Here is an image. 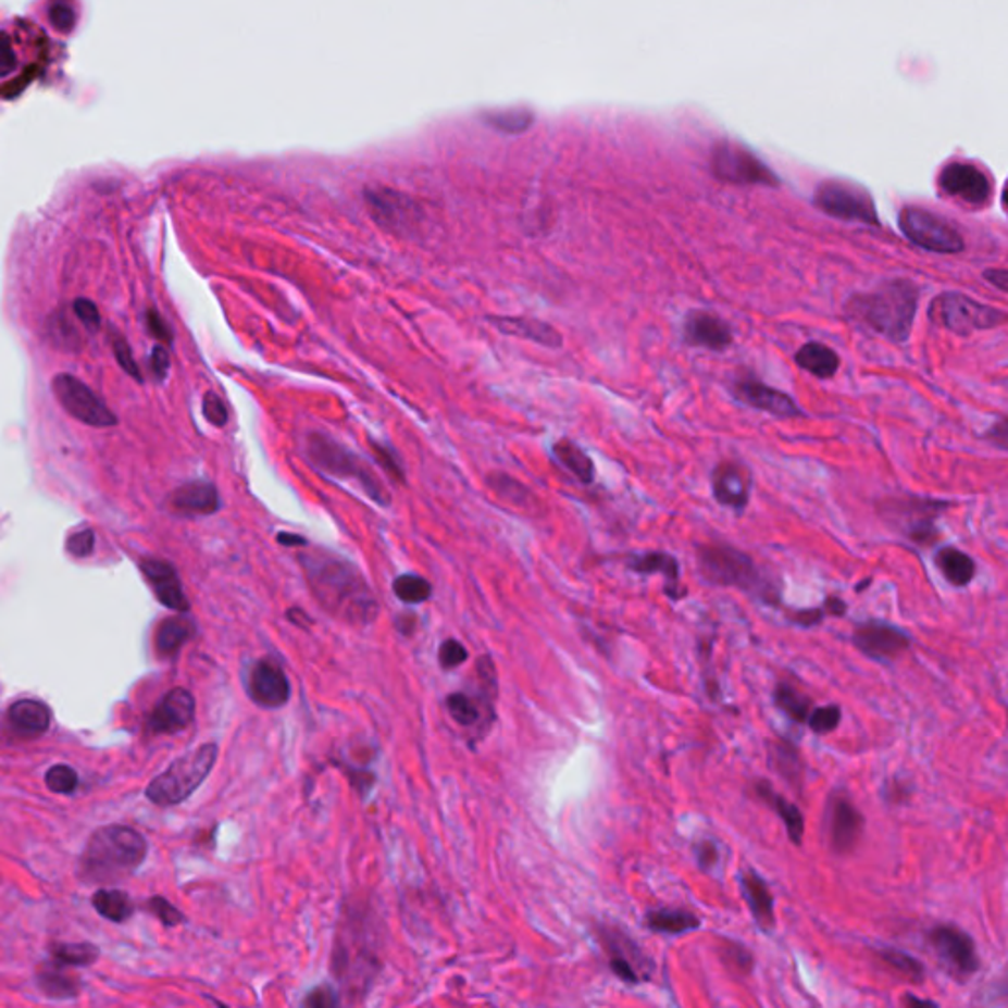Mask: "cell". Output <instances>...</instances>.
<instances>
[{
  "label": "cell",
  "mask_w": 1008,
  "mask_h": 1008,
  "mask_svg": "<svg viewBox=\"0 0 1008 1008\" xmlns=\"http://www.w3.org/2000/svg\"><path fill=\"white\" fill-rule=\"evenodd\" d=\"M303 572L315 599L335 617L353 624H369L378 613L373 593L353 565L332 553H303Z\"/></svg>",
  "instance_id": "cell-1"
},
{
  "label": "cell",
  "mask_w": 1008,
  "mask_h": 1008,
  "mask_svg": "<svg viewBox=\"0 0 1008 1008\" xmlns=\"http://www.w3.org/2000/svg\"><path fill=\"white\" fill-rule=\"evenodd\" d=\"M920 291L912 281L896 278L884 282L876 290L855 294L845 303L853 322L883 335L896 344H905L912 333Z\"/></svg>",
  "instance_id": "cell-2"
},
{
  "label": "cell",
  "mask_w": 1008,
  "mask_h": 1008,
  "mask_svg": "<svg viewBox=\"0 0 1008 1008\" xmlns=\"http://www.w3.org/2000/svg\"><path fill=\"white\" fill-rule=\"evenodd\" d=\"M145 835L126 825H107L89 837L82 857V871L91 881H113L135 873L145 863Z\"/></svg>",
  "instance_id": "cell-3"
},
{
  "label": "cell",
  "mask_w": 1008,
  "mask_h": 1008,
  "mask_svg": "<svg viewBox=\"0 0 1008 1008\" xmlns=\"http://www.w3.org/2000/svg\"><path fill=\"white\" fill-rule=\"evenodd\" d=\"M697 568L706 582L735 587L759 597L767 605H779L776 587L762 575L749 553L727 544H704L697 548Z\"/></svg>",
  "instance_id": "cell-4"
},
{
  "label": "cell",
  "mask_w": 1008,
  "mask_h": 1008,
  "mask_svg": "<svg viewBox=\"0 0 1008 1008\" xmlns=\"http://www.w3.org/2000/svg\"><path fill=\"white\" fill-rule=\"evenodd\" d=\"M217 745L208 743L174 760L160 776L148 784L146 798L162 808L188 800L203 784V780L208 779L217 762Z\"/></svg>",
  "instance_id": "cell-5"
},
{
  "label": "cell",
  "mask_w": 1008,
  "mask_h": 1008,
  "mask_svg": "<svg viewBox=\"0 0 1008 1008\" xmlns=\"http://www.w3.org/2000/svg\"><path fill=\"white\" fill-rule=\"evenodd\" d=\"M928 315L936 325L956 335L987 332L1008 322L1007 312L978 302L961 291H944L936 296L930 303Z\"/></svg>",
  "instance_id": "cell-6"
},
{
  "label": "cell",
  "mask_w": 1008,
  "mask_h": 1008,
  "mask_svg": "<svg viewBox=\"0 0 1008 1008\" xmlns=\"http://www.w3.org/2000/svg\"><path fill=\"white\" fill-rule=\"evenodd\" d=\"M308 453L315 468L322 469L327 475L339 478H354L364 493L378 505H388V495L376 481L375 475L364 468L363 461L351 453L349 449L339 446L322 434H312L308 439Z\"/></svg>",
  "instance_id": "cell-7"
},
{
  "label": "cell",
  "mask_w": 1008,
  "mask_h": 1008,
  "mask_svg": "<svg viewBox=\"0 0 1008 1008\" xmlns=\"http://www.w3.org/2000/svg\"><path fill=\"white\" fill-rule=\"evenodd\" d=\"M900 229L906 239L920 249L937 254H957L966 249L963 237L957 233L946 219L937 217L932 211L922 208H905L900 211Z\"/></svg>",
  "instance_id": "cell-8"
},
{
  "label": "cell",
  "mask_w": 1008,
  "mask_h": 1008,
  "mask_svg": "<svg viewBox=\"0 0 1008 1008\" xmlns=\"http://www.w3.org/2000/svg\"><path fill=\"white\" fill-rule=\"evenodd\" d=\"M52 388L63 410L77 422L91 427L116 426L115 412L77 376L58 375Z\"/></svg>",
  "instance_id": "cell-9"
},
{
  "label": "cell",
  "mask_w": 1008,
  "mask_h": 1008,
  "mask_svg": "<svg viewBox=\"0 0 1008 1008\" xmlns=\"http://www.w3.org/2000/svg\"><path fill=\"white\" fill-rule=\"evenodd\" d=\"M928 939L949 975L967 981L978 973L981 963L975 942L961 928L954 924L934 925L928 934Z\"/></svg>",
  "instance_id": "cell-10"
},
{
  "label": "cell",
  "mask_w": 1008,
  "mask_h": 1008,
  "mask_svg": "<svg viewBox=\"0 0 1008 1008\" xmlns=\"http://www.w3.org/2000/svg\"><path fill=\"white\" fill-rule=\"evenodd\" d=\"M816 206L842 221H855L864 225H879L873 199L861 188L842 182H827L816 191Z\"/></svg>",
  "instance_id": "cell-11"
},
{
  "label": "cell",
  "mask_w": 1008,
  "mask_h": 1008,
  "mask_svg": "<svg viewBox=\"0 0 1008 1008\" xmlns=\"http://www.w3.org/2000/svg\"><path fill=\"white\" fill-rule=\"evenodd\" d=\"M597 934L601 937V944L609 954V967L617 978L626 985H638L646 979H650L652 961L643 954V949L636 946L631 937L609 925H601Z\"/></svg>",
  "instance_id": "cell-12"
},
{
  "label": "cell",
  "mask_w": 1008,
  "mask_h": 1008,
  "mask_svg": "<svg viewBox=\"0 0 1008 1008\" xmlns=\"http://www.w3.org/2000/svg\"><path fill=\"white\" fill-rule=\"evenodd\" d=\"M853 645L874 662H891L905 655L912 645V636L900 626L884 621H867L855 626Z\"/></svg>",
  "instance_id": "cell-13"
},
{
  "label": "cell",
  "mask_w": 1008,
  "mask_h": 1008,
  "mask_svg": "<svg viewBox=\"0 0 1008 1008\" xmlns=\"http://www.w3.org/2000/svg\"><path fill=\"white\" fill-rule=\"evenodd\" d=\"M825 823L830 847L837 855L851 853L863 835V813L857 810V806L845 792H833L832 798L827 801Z\"/></svg>",
  "instance_id": "cell-14"
},
{
  "label": "cell",
  "mask_w": 1008,
  "mask_h": 1008,
  "mask_svg": "<svg viewBox=\"0 0 1008 1008\" xmlns=\"http://www.w3.org/2000/svg\"><path fill=\"white\" fill-rule=\"evenodd\" d=\"M733 396L741 405L767 412L770 416L784 418V420L806 416L791 395L782 393L779 388H772L755 376L745 375L737 378L733 383Z\"/></svg>",
  "instance_id": "cell-15"
},
{
  "label": "cell",
  "mask_w": 1008,
  "mask_h": 1008,
  "mask_svg": "<svg viewBox=\"0 0 1008 1008\" xmlns=\"http://www.w3.org/2000/svg\"><path fill=\"white\" fill-rule=\"evenodd\" d=\"M249 694L257 706L266 709L286 706L290 699V682L281 664L269 658L257 662L250 670Z\"/></svg>",
  "instance_id": "cell-16"
},
{
  "label": "cell",
  "mask_w": 1008,
  "mask_h": 1008,
  "mask_svg": "<svg viewBox=\"0 0 1008 1008\" xmlns=\"http://www.w3.org/2000/svg\"><path fill=\"white\" fill-rule=\"evenodd\" d=\"M196 715V697L184 687L170 689L166 696L158 701L152 715H150V731L157 735H172L188 727Z\"/></svg>",
  "instance_id": "cell-17"
},
{
  "label": "cell",
  "mask_w": 1008,
  "mask_h": 1008,
  "mask_svg": "<svg viewBox=\"0 0 1008 1008\" xmlns=\"http://www.w3.org/2000/svg\"><path fill=\"white\" fill-rule=\"evenodd\" d=\"M939 188L947 196L961 199L971 206H983L991 198L988 177L971 164H949L939 176Z\"/></svg>",
  "instance_id": "cell-18"
},
{
  "label": "cell",
  "mask_w": 1008,
  "mask_h": 1008,
  "mask_svg": "<svg viewBox=\"0 0 1008 1008\" xmlns=\"http://www.w3.org/2000/svg\"><path fill=\"white\" fill-rule=\"evenodd\" d=\"M711 489L719 505L743 512L749 505L752 489L749 469L738 465L735 461L719 463L711 475Z\"/></svg>",
  "instance_id": "cell-19"
},
{
  "label": "cell",
  "mask_w": 1008,
  "mask_h": 1008,
  "mask_svg": "<svg viewBox=\"0 0 1008 1008\" xmlns=\"http://www.w3.org/2000/svg\"><path fill=\"white\" fill-rule=\"evenodd\" d=\"M684 339L687 345L709 349V351H725L733 344V329L723 318L715 313L694 310L686 315L684 322Z\"/></svg>",
  "instance_id": "cell-20"
},
{
  "label": "cell",
  "mask_w": 1008,
  "mask_h": 1008,
  "mask_svg": "<svg viewBox=\"0 0 1008 1008\" xmlns=\"http://www.w3.org/2000/svg\"><path fill=\"white\" fill-rule=\"evenodd\" d=\"M140 570L145 573L150 587L157 593L160 603L177 613H188V597L184 593L176 568L172 563L160 560V558H146L140 562Z\"/></svg>",
  "instance_id": "cell-21"
},
{
  "label": "cell",
  "mask_w": 1008,
  "mask_h": 1008,
  "mask_svg": "<svg viewBox=\"0 0 1008 1008\" xmlns=\"http://www.w3.org/2000/svg\"><path fill=\"white\" fill-rule=\"evenodd\" d=\"M715 174L731 184H767L774 186L776 177L772 172L760 164L757 158L749 157L747 152H738L735 148H723L713 160Z\"/></svg>",
  "instance_id": "cell-22"
},
{
  "label": "cell",
  "mask_w": 1008,
  "mask_h": 1008,
  "mask_svg": "<svg viewBox=\"0 0 1008 1008\" xmlns=\"http://www.w3.org/2000/svg\"><path fill=\"white\" fill-rule=\"evenodd\" d=\"M167 505L179 517H209L217 512L221 500L215 485L208 481H194L177 487L167 497Z\"/></svg>",
  "instance_id": "cell-23"
},
{
  "label": "cell",
  "mask_w": 1008,
  "mask_h": 1008,
  "mask_svg": "<svg viewBox=\"0 0 1008 1008\" xmlns=\"http://www.w3.org/2000/svg\"><path fill=\"white\" fill-rule=\"evenodd\" d=\"M489 322L495 329H499L510 337L526 339L532 344L548 347V349H560L563 344L562 333L558 332L551 323L542 322L536 318H510V315H489Z\"/></svg>",
  "instance_id": "cell-24"
},
{
  "label": "cell",
  "mask_w": 1008,
  "mask_h": 1008,
  "mask_svg": "<svg viewBox=\"0 0 1008 1008\" xmlns=\"http://www.w3.org/2000/svg\"><path fill=\"white\" fill-rule=\"evenodd\" d=\"M626 568L640 575H662L665 580V593L677 601L686 595V589L680 585V565L676 558L664 551H648V553H634L626 558Z\"/></svg>",
  "instance_id": "cell-25"
},
{
  "label": "cell",
  "mask_w": 1008,
  "mask_h": 1008,
  "mask_svg": "<svg viewBox=\"0 0 1008 1008\" xmlns=\"http://www.w3.org/2000/svg\"><path fill=\"white\" fill-rule=\"evenodd\" d=\"M741 886L747 898L752 920L759 925L760 932H772L776 928V916H774V896L770 893L767 881L755 871H747L741 876Z\"/></svg>",
  "instance_id": "cell-26"
},
{
  "label": "cell",
  "mask_w": 1008,
  "mask_h": 1008,
  "mask_svg": "<svg viewBox=\"0 0 1008 1008\" xmlns=\"http://www.w3.org/2000/svg\"><path fill=\"white\" fill-rule=\"evenodd\" d=\"M755 792H757L760 800L764 801L770 810L774 811L782 820L791 842L794 845H801L806 823H804V813H801L800 808L796 804L786 800L784 796H780L779 792L774 791L772 784L767 780H757L755 782Z\"/></svg>",
  "instance_id": "cell-27"
},
{
  "label": "cell",
  "mask_w": 1008,
  "mask_h": 1008,
  "mask_svg": "<svg viewBox=\"0 0 1008 1008\" xmlns=\"http://www.w3.org/2000/svg\"><path fill=\"white\" fill-rule=\"evenodd\" d=\"M371 211L376 223L393 231L410 229L416 223V209L408 199L395 194H375L371 196Z\"/></svg>",
  "instance_id": "cell-28"
},
{
  "label": "cell",
  "mask_w": 1008,
  "mask_h": 1008,
  "mask_svg": "<svg viewBox=\"0 0 1008 1008\" xmlns=\"http://www.w3.org/2000/svg\"><path fill=\"white\" fill-rule=\"evenodd\" d=\"M493 704H495V697L483 696V697H471L463 692H456L451 696L447 697L446 706L447 711L451 719L461 725V727H477V725H485V727H490L487 723V719H483V715L487 713L489 718L495 719V709H493Z\"/></svg>",
  "instance_id": "cell-29"
},
{
  "label": "cell",
  "mask_w": 1008,
  "mask_h": 1008,
  "mask_svg": "<svg viewBox=\"0 0 1008 1008\" xmlns=\"http://www.w3.org/2000/svg\"><path fill=\"white\" fill-rule=\"evenodd\" d=\"M9 723L22 737H40L50 729V709L36 699H21L9 709Z\"/></svg>",
  "instance_id": "cell-30"
},
{
  "label": "cell",
  "mask_w": 1008,
  "mask_h": 1008,
  "mask_svg": "<svg viewBox=\"0 0 1008 1008\" xmlns=\"http://www.w3.org/2000/svg\"><path fill=\"white\" fill-rule=\"evenodd\" d=\"M194 634H196V623L186 614L164 619L157 629L158 655L162 658H174Z\"/></svg>",
  "instance_id": "cell-31"
},
{
  "label": "cell",
  "mask_w": 1008,
  "mask_h": 1008,
  "mask_svg": "<svg viewBox=\"0 0 1008 1008\" xmlns=\"http://www.w3.org/2000/svg\"><path fill=\"white\" fill-rule=\"evenodd\" d=\"M646 925L656 934L680 936V934L697 930L701 925V920L684 908H656L646 914Z\"/></svg>",
  "instance_id": "cell-32"
},
{
  "label": "cell",
  "mask_w": 1008,
  "mask_h": 1008,
  "mask_svg": "<svg viewBox=\"0 0 1008 1008\" xmlns=\"http://www.w3.org/2000/svg\"><path fill=\"white\" fill-rule=\"evenodd\" d=\"M794 361L806 373L818 376V378H832L839 369V354L835 353L832 347L816 344V341L800 347Z\"/></svg>",
  "instance_id": "cell-33"
},
{
  "label": "cell",
  "mask_w": 1008,
  "mask_h": 1008,
  "mask_svg": "<svg viewBox=\"0 0 1008 1008\" xmlns=\"http://www.w3.org/2000/svg\"><path fill=\"white\" fill-rule=\"evenodd\" d=\"M551 456L556 461L568 469L573 477L580 478L585 485L595 481V465L592 458L583 451L582 447L573 444L572 439H560L551 446Z\"/></svg>",
  "instance_id": "cell-34"
},
{
  "label": "cell",
  "mask_w": 1008,
  "mask_h": 1008,
  "mask_svg": "<svg viewBox=\"0 0 1008 1008\" xmlns=\"http://www.w3.org/2000/svg\"><path fill=\"white\" fill-rule=\"evenodd\" d=\"M936 565L947 582L956 587L969 585L978 572L975 562L967 556L966 551L957 550V548H944L937 551Z\"/></svg>",
  "instance_id": "cell-35"
},
{
  "label": "cell",
  "mask_w": 1008,
  "mask_h": 1008,
  "mask_svg": "<svg viewBox=\"0 0 1008 1008\" xmlns=\"http://www.w3.org/2000/svg\"><path fill=\"white\" fill-rule=\"evenodd\" d=\"M770 762L772 767L779 770L780 776L792 784L794 788H800L801 779H804V764H801L800 752L798 749L786 743V741H776L770 747Z\"/></svg>",
  "instance_id": "cell-36"
},
{
  "label": "cell",
  "mask_w": 1008,
  "mask_h": 1008,
  "mask_svg": "<svg viewBox=\"0 0 1008 1008\" xmlns=\"http://www.w3.org/2000/svg\"><path fill=\"white\" fill-rule=\"evenodd\" d=\"M94 906L95 910L99 914L103 916L104 920H111V922H125L128 920L133 912H135V906H133V900L128 894L123 893V891H116V888H101L94 894Z\"/></svg>",
  "instance_id": "cell-37"
},
{
  "label": "cell",
  "mask_w": 1008,
  "mask_h": 1008,
  "mask_svg": "<svg viewBox=\"0 0 1008 1008\" xmlns=\"http://www.w3.org/2000/svg\"><path fill=\"white\" fill-rule=\"evenodd\" d=\"M62 963H58V961H53V966L43 967L42 971L38 973V987L42 988L43 995L58 998V1000L77 997L79 985H77V981L73 979V975L62 971Z\"/></svg>",
  "instance_id": "cell-38"
},
{
  "label": "cell",
  "mask_w": 1008,
  "mask_h": 1008,
  "mask_svg": "<svg viewBox=\"0 0 1008 1008\" xmlns=\"http://www.w3.org/2000/svg\"><path fill=\"white\" fill-rule=\"evenodd\" d=\"M774 704L784 715H788L796 723H806L813 711L810 697L804 696L800 689H796L788 682H780L774 689Z\"/></svg>",
  "instance_id": "cell-39"
},
{
  "label": "cell",
  "mask_w": 1008,
  "mask_h": 1008,
  "mask_svg": "<svg viewBox=\"0 0 1008 1008\" xmlns=\"http://www.w3.org/2000/svg\"><path fill=\"white\" fill-rule=\"evenodd\" d=\"M876 956L881 957L884 966L891 967L894 973H898L900 978L908 979L912 983H922L924 981V966L916 957L908 956L905 951L894 949V947H883V949L876 951Z\"/></svg>",
  "instance_id": "cell-40"
},
{
  "label": "cell",
  "mask_w": 1008,
  "mask_h": 1008,
  "mask_svg": "<svg viewBox=\"0 0 1008 1008\" xmlns=\"http://www.w3.org/2000/svg\"><path fill=\"white\" fill-rule=\"evenodd\" d=\"M487 485L500 499L509 500L517 507H531V489L524 487L519 478L510 477L507 473H490Z\"/></svg>",
  "instance_id": "cell-41"
},
{
  "label": "cell",
  "mask_w": 1008,
  "mask_h": 1008,
  "mask_svg": "<svg viewBox=\"0 0 1008 1008\" xmlns=\"http://www.w3.org/2000/svg\"><path fill=\"white\" fill-rule=\"evenodd\" d=\"M53 961L63 967H85L95 963L101 951L94 944H55L50 949Z\"/></svg>",
  "instance_id": "cell-42"
},
{
  "label": "cell",
  "mask_w": 1008,
  "mask_h": 1008,
  "mask_svg": "<svg viewBox=\"0 0 1008 1008\" xmlns=\"http://www.w3.org/2000/svg\"><path fill=\"white\" fill-rule=\"evenodd\" d=\"M393 589H395L396 597L402 603L408 605L424 603L432 597V585L416 573H405L396 577Z\"/></svg>",
  "instance_id": "cell-43"
},
{
  "label": "cell",
  "mask_w": 1008,
  "mask_h": 1008,
  "mask_svg": "<svg viewBox=\"0 0 1008 1008\" xmlns=\"http://www.w3.org/2000/svg\"><path fill=\"white\" fill-rule=\"evenodd\" d=\"M839 723H842V707L839 706L818 707L811 711L810 719H808V725L816 735H827L839 727Z\"/></svg>",
  "instance_id": "cell-44"
},
{
  "label": "cell",
  "mask_w": 1008,
  "mask_h": 1008,
  "mask_svg": "<svg viewBox=\"0 0 1008 1008\" xmlns=\"http://www.w3.org/2000/svg\"><path fill=\"white\" fill-rule=\"evenodd\" d=\"M77 772L67 764H53L46 772V786L55 794H72L77 788Z\"/></svg>",
  "instance_id": "cell-45"
},
{
  "label": "cell",
  "mask_w": 1008,
  "mask_h": 1008,
  "mask_svg": "<svg viewBox=\"0 0 1008 1008\" xmlns=\"http://www.w3.org/2000/svg\"><path fill=\"white\" fill-rule=\"evenodd\" d=\"M721 957L735 973H741V975H750L752 966H755L749 949L735 942H725V946L721 947Z\"/></svg>",
  "instance_id": "cell-46"
},
{
  "label": "cell",
  "mask_w": 1008,
  "mask_h": 1008,
  "mask_svg": "<svg viewBox=\"0 0 1008 1008\" xmlns=\"http://www.w3.org/2000/svg\"><path fill=\"white\" fill-rule=\"evenodd\" d=\"M111 347H113L116 363L123 366V371H125L126 375H130L135 381H138V383H142V373H140V369H138V364H136L135 357H133V349H130V345H128L125 337L115 333L113 339H111Z\"/></svg>",
  "instance_id": "cell-47"
},
{
  "label": "cell",
  "mask_w": 1008,
  "mask_h": 1008,
  "mask_svg": "<svg viewBox=\"0 0 1008 1008\" xmlns=\"http://www.w3.org/2000/svg\"><path fill=\"white\" fill-rule=\"evenodd\" d=\"M469 652L465 650V646L461 645L456 638H449L446 643H441L439 646V665L444 670H453L458 665L463 664L468 660Z\"/></svg>",
  "instance_id": "cell-48"
},
{
  "label": "cell",
  "mask_w": 1008,
  "mask_h": 1008,
  "mask_svg": "<svg viewBox=\"0 0 1008 1008\" xmlns=\"http://www.w3.org/2000/svg\"><path fill=\"white\" fill-rule=\"evenodd\" d=\"M373 453L390 477L396 478L398 483H405V469H402L400 459L396 458L395 449L373 441Z\"/></svg>",
  "instance_id": "cell-49"
},
{
  "label": "cell",
  "mask_w": 1008,
  "mask_h": 1008,
  "mask_svg": "<svg viewBox=\"0 0 1008 1008\" xmlns=\"http://www.w3.org/2000/svg\"><path fill=\"white\" fill-rule=\"evenodd\" d=\"M203 414L208 418L209 424H213L215 427L225 426L227 420H229L227 406L221 400V396L215 395V393H208L203 398Z\"/></svg>",
  "instance_id": "cell-50"
},
{
  "label": "cell",
  "mask_w": 1008,
  "mask_h": 1008,
  "mask_svg": "<svg viewBox=\"0 0 1008 1008\" xmlns=\"http://www.w3.org/2000/svg\"><path fill=\"white\" fill-rule=\"evenodd\" d=\"M65 548L72 553L73 558H89L95 550L94 531L85 528V531L73 532L72 536L67 538Z\"/></svg>",
  "instance_id": "cell-51"
},
{
  "label": "cell",
  "mask_w": 1008,
  "mask_h": 1008,
  "mask_svg": "<svg viewBox=\"0 0 1008 1008\" xmlns=\"http://www.w3.org/2000/svg\"><path fill=\"white\" fill-rule=\"evenodd\" d=\"M73 312L79 318V322L84 323L87 329H99L101 325V313H99V308L95 306V302H91L89 298H77L73 302Z\"/></svg>",
  "instance_id": "cell-52"
},
{
  "label": "cell",
  "mask_w": 1008,
  "mask_h": 1008,
  "mask_svg": "<svg viewBox=\"0 0 1008 1008\" xmlns=\"http://www.w3.org/2000/svg\"><path fill=\"white\" fill-rule=\"evenodd\" d=\"M148 906H150V910L160 918V922L164 925H177L186 920L184 914L177 910L176 906L170 905L164 896H154Z\"/></svg>",
  "instance_id": "cell-53"
},
{
  "label": "cell",
  "mask_w": 1008,
  "mask_h": 1008,
  "mask_svg": "<svg viewBox=\"0 0 1008 1008\" xmlns=\"http://www.w3.org/2000/svg\"><path fill=\"white\" fill-rule=\"evenodd\" d=\"M146 325H148V332L152 333L162 344L172 345V341H174V335H172L170 325H167L166 320H164L157 310H148V312H146Z\"/></svg>",
  "instance_id": "cell-54"
},
{
  "label": "cell",
  "mask_w": 1008,
  "mask_h": 1008,
  "mask_svg": "<svg viewBox=\"0 0 1008 1008\" xmlns=\"http://www.w3.org/2000/svg\"><path fill=\"white\" fill-rule=\"evenodd\" d=\"M303 1005L313 1008H332L339 1005V998H337V993L332 987L322 985V987L313 988L312 993L303 1000Z\"/></svg>",
  "instance_id": "cell-55"
},
{
  "label": "cell",
  "mask_w": 1008,
  "mask_h": 1008,
  "mask_svg": "<svg viewBox=\"0 0 1008 1008\" xmlns=\"http://www.w3.org/2000/svg\"><path fill=\"white\" fill-rule=\"evenodd\" d=\"M696 857L699 869H704V871L713 869L719 861L718 845L711 842V839H704V842L697 843Z\"/></svg>",
  "instance_id": "cell-56"
},
{
  "label": "cell",
  "mask_w": 1008,
  "mask_h": 1008,
  "mask_svg": "<svg viewBox=\"0 0 1008 1008\" xmlns=\"http://www.w3.org/2000/svg\"><path fill=\"white\" fill-rule=\"evenodd\" d=\"M150 369L157 378H164L167 375V369H170V354H167L166 349L162 345H157L152 349V354H150Z\"/></svg>",
  "instance_id": "cell-57"
},
{
  "label": "cell",
  "mask_w": 1008,
  "mask_h": 1008,
  "mask_svg": "<svg viewBox=\"0 0 1008 1008\" xmlns=\"http://www.w3.org/2000/svg\"><path fill=\"white\" fill-rule=\"evenodd\" d=\"M825 617V609H806V611H796V613L791 614L792 621L796 624H800L804 629H810V626H816L820 624Z\"/></svg>",
  "instance_id": "cell-58"
},
{
  "label": "cell",
  "mask_w": 1008,
  "mask_h": 1008,
  "mask_svg": "<svg viewBox=\"0 0 1008 1008\" xmlns=\"http://www.w3.org/2000/svg\"><path fill=\"white\" fill-rule=\"evenodd\" d=\"M991 444H995L997 447H1003V449H1008V418L997 422L995 426L988 430L985 434Z\"/></svg>",
  "instance_id": "cell-59"
},
{
  "label": "cell",
  "mask_w": 1008,
  "mask_h": 1008,
  "mask_svg": "<svg viewBox=\"0 0 1008 1008\" xmlns=\"http://www.w3.org/2000/svg\"><path fill=\"white\" fill-rule=\"evenodd\" d=\"M985 281L988 284H993L998 290L1007 291L1008 294V271H1000V269H991V271H985Z\"/></svg>",
  "instance_id": "cell-60"
},
{
  "label": "cell",
  "mask_w": 1008,
  "mask_h": 1008,
  "mask_svg": "<svg viewBox=\"0 0 1008 1008\" xmlns=\"http://www.w3.org/2000/svg\"><path fill=\"white\" fill-rule=\"evenodd\" d=\"M823 609H825V613L833 614V617H843V614L847 613V605L839 597H830L823 605Z\"/></svg>",
  "instance_id": "cell-61"
},
{
  "label": "cell",
  "mask_w": 1008,
  "mask_h": 1008,
  "mask_svg": "<svg viewBox=\"0 0 1008 1008\" xmlns=\"http://www.w3.org/2000/svg\"><path fill=\"white\" fill-rule=\"evenodd\" d=\"M278 542H281L282 546H306L303 538L296 536V534H286V532L278 534Z\"/></svg>",
  "instance_id": "cell-62"
},
{
  "label": "cell",
  "mask_w": 1008,
  "mask_h": 1008,
  "mask_svg": "<svg viewBox=\"0 0 1008 1008\" xmlns=\"http://www.w3.org/2000/svg\"><path fill=\"white\" fill-rule=\"evenodd\" d=\"M905 1005H908V1007H918V1005H924V1007H936V1003H932V1000H922V998L914 997H906Z\"/></svg>",
  "instance_id": "cell-63"
},
{
  "label": "cell",
  "mask_w": 1008,
  "mask_h": 1008,
  "mask_svg": "<svg viewBox=\"0 0 1008 1008\" xmlns=\"http://www.w3.org/2000/svg\"><path fill=\"white\" fill-rule=\"evenodd\" d=\"M1003 208L1007 209L1008 211V184L1007 188H1005V191H1003Z\"/></svg>",
  "instance_id": "cell-64"
}]
</instances>
